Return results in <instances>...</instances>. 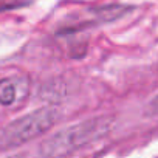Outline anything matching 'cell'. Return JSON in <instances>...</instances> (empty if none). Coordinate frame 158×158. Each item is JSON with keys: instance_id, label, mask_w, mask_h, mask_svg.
<instances>
[{"instance_id": "obj_3", "label": "cell", "mask_w": 158, "mask_h": 158, "mask_svg": "<svg viewBox=\"0 0 158 158\" xmlns=\"http://www.w3.org/2000/svg\"><path fill=\"white\" fill-rule=\"evenodd\" d=\"M27 82L20 77H2L0 79V104L13 106L20 96L25 95Z\"/></svg>"}, {"instance_id": "obj_5", "label": "cell", "mask_w": 158, "mask_h": 158, "mask_svg": "<svg viewBox=\"0 0 158 158\" xmlns=\"http://www.w3.org/2000/svg\"><path fill=\"white\" fill-rule=\"evenodd\" d=\"M23 5H25L23 0H0V11L19 8V6H23Z\"/></svg>"}, {"instance_id": "obj_4", "label": "cell", "mask_w": 158, "mask_h": 158, "mask_svg": "<svg viewBox=\"0 0 158 158\" xmlns=\"http://www.w3.org/2000/svg\"><path fill=\"white\" fill-rule=\"evenodd\" d=\"M132 10H133V6L113 3V5H102V6L93 8L92 13L95 14L96 22H99V23H109V22H115V20L121 19L123 16L129 14Z\"/></svg>"}, {"instance_id": "obj_1", "label": "cell", "mask_w": 158, "mask_h": 158, "mask_svg": "<svg viewBox=\"0 0 158 158\" xmlns=\"http://www.w3.org/2000/svg\"><path fill=\"white\" fill-rule=\"evenodd\" d=\"M113 126L115 118L110 115H98L67 126L47 136L39 146V153L42 158H65L73 152L104 138Z\"/></svg>"}, {"instance_id": "obj_2", "label": "cell", "mask_w": 158, "mask_h": 158, "mask_svg": "<svg viewBox=\"0 0 158 158\" xmlns=\"http://www.w3.org/2000/svg\"><path fill=\"white\" fill-rule=\"evenodd\" d=\"M60 118L59 109L53 106H45L36 109L10 124H6L0 135V144L3 147H17L22 146L39 135L48 132Z\"/></svg>"}, {"instance_id": "obj_6", "label": "cell", "mask_w": 158, "mask_h": 158, "mask_svg": "<svg viewBox=\"0 0 158 158\" xmlns=\"http://www.w3.org/2000/svg\"><path fill=\"white\" fill-rule=\"evenodd\" d=\"M6 158H23L22 153H17V155H11V156H6Z\"/></svg>"}]
</instances>
